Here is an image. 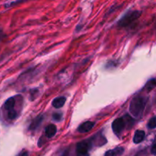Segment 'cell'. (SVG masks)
Wrapping results in <instances>:
<instances>
[{
  "label": "cell",
  "mask_w": 156,
  "mask_h": 156,
  "mask_svg": "<svg viewBox=\"0 0 156 156\" xmlns=\"http://www.w3.org/2000/svg\"><path fill=\"white\" fill-rule=\"evenodd\" d=\"M146 105V99L143 97H135L129 105V112L136 118L141 117Z\"/></svg>",
  "instance_id": "1"
},
{
  "label": "cell",
  "mask_w": 156,
  "mask_h": 156,
  "mask_svg": "<svg viewBox=\"0 0 156 156\" xmlns=\"http://www.w3.org/2000/svg\"><path fill=\"white\" fill-rule=\"evenodd\" d=\"M15 104H16V98L15 97H11L6 100L4 104V111L5 112L6 117L9 120H14L18 117V112L15 109Z\"/></svg>",
  "instance_id": "2"
},
{
  "label": "cell",
  "mask_w": 156,
  "mask_h": 156,
  "mask_svg": "<svg viewBox=\"0 0 156 156\" xmlns=\"http://www.w3.org/2000/svg\"><path fill=\"white\" fill-rule=\"evenodd\" d=\"M140 15L141 13L139 11H133V12H128L118 21V26L123 27L129 25L134 21H136L140 16Z\"/></svg>",
  "instance_id": "3"
},
{
  "label": "cell",
  "mask_w": 156,
  "mask_h": 156,
  "mask_svg": "<svg viewBox=\"0 0 156 156\" xmlns=\"http://www.w3.org/2000/svg\"><path fill=\"white\" fill-rule=\"evenodd\" d=\"M91 148V142L90 140H85L79 143L76 146V154L77 156H88L89 150Z\"/></svg>",
  "instance_id": "4"
},
{
  "label": "cell",
  "mask_w": 156,
  "mask_h": 156,
  "mask_svg": "<svg viewBox=\"0 0 156 156\" xmlns=\"http://www.w3.org/2000/svg\"><path fill=\"white\" fill-rule=\"evenodd\" d=\"M126 126V121L124 120V118H117L112 123V129L113 132L116 134V135H119Z\"/></svg>",
  "instance_id": "5"
},
{
  "label": "cell",
  "mask_w": 156,
  "mask_h": 156,
  "mask_svg": "<svg viewBox=\"0 0 156 156\" xmlns=\"http://www.w3.org/2000/svg\"><path fill=\"white\" fill-rule=\"evenodd\" d=\"M95 125V123L93 121H86L85 123H82L80 126L78 128V131L80 133H88L91 131L93 129V127Z\"/></svg>",
  "instance_id": "6"
},
{
  "label": "cell",
  "mask_w": 156,
  "mask_h": 156,
  "mask_svg": "<svg viewBox=\"0 0 156 156\" xmlns=\"http://www.w3.org/2000/svg\"><path fill=\"white\" fill-rule=\"evenodd\" d=\"M57 132V128L54 124H50L46 127L45 134L47 138H53Z\"/></svg>",
  "instance_id": "7"
},
{
  "label": "cell",
  "mask_w": 156,
  "mask_h": 156,
  "mask_svg": "<svg viewBox=\"0 0 156 156\" xmlns=\"http://www.w3.org/2000/svg\"><path fill=\"white\" fill-rule=\"evenodd\" d=\"M124 152V149L123 147H117L111 150L107 151L105 156H120Z\"/></svg>",
  "instance_id": "8"
},
{
  "label": "cell",
  "mask_w": 156,
  "mask_h": 156,
  "mask_svg": "<svg viewBox=\"0 0 156 156\" xmlns=\"http://www.w3.org/2000/svg\"><path fill=\"white\" fill-rule=\"evenodd\" d=\"M145 139V132L143 130H136L133 136V143L135 144H139L142 143Z\"/></svg>",
  "instance_id": "9"
},
{
  "label": "cell",
  "mask_w": 156,
  "mask_h": 156,
  "mask_svg": "<svg viewBox=\"0 0 156 156\" xmlns=\"http://www.w3.org/2000/svg\"><path fill=\"white\" fill-rule=\"evenodd\" d=\"M66 101V98L65 97H59L55 98L52 102V105L56 109L61 108L64 105V104Z\"/></svg>",
  "instance_id": "10"
},
{
  "label": "cell",
  "mask_w": 156,
  "mask_h": 156,
  "mask_svg": "<svg viewBox=\"0 0 156 156\" xmlns=\"http://www.w3.org/2000/svg\"><path fill=\"white\" fill-rule=\"evenodd\" d=\"M43 119H44V116L43 115H40L38 116V117H37L36 118L32 121L31 124L29 126V129H30V130H33V129H37V128L40 126V124L42 123Z\"/></svg>",
  "instance_id": "11"
},
{
  "label": "cell",
  "mask_w": 156,
  "mask_h": 156,
  "mask_svg": "<svg viewBox=\"0 0 156 156\" xmlns=\"http://www.w3.org/2000/svg\"><path fill=\"white\" fill-rule=\"evenodd\" d=\"M156 87V79H152L151 80H149L147 83L146 84V86H145V88L146 89L147 91H152V89H154Z\"/></svg>",
  "instance_id": "12"
},
{
  "label": "cell",
  "mask_w": 156,
  "mask_h": 156,
  "mask_svg": "<svg viewBox=\"0 0 156 156\" xmlns=\"http://www.w3.org/2000/svg\"><path fill=\"white\" fill-rule=\"evenodd\" d=\"M147 127L150 129H153L156 128V116H154L149 120L147 123Z\"/></svg>",
  "instance_id": "13"
},
{
  "label": "cell",
  "mask_w": 156,
  "mask_h": 156,
  "mask_svg": "<svg viewBox=\"0 0 156 156\" xmlns=\"http://www.w3.org/2000/svg\"><path fill=\"white\" fill-rule=\"evenodd\" d=\"M53 119L56 121H60V120L62 119V114L60 113H55L53 115Z\"/></svg>",
  "instance_id": "14"
},
{
  "label": "cell",
  "mask_w": 156,
  "mask_h": 156,
  "mask_svg": "<svg viewBox=\"0 0 156 156\" xmlns=\"http://www.w3.org/2000/svg\"><path fill=\"white\" fill-rule=\"evenodd\" d=\"M151 152H152V155H156V143L153 144V146H152V149H151Z\"/></svg>",
  "instance_id": "15"
},
{
  "label": "cell",
  "mask_w": 156,
  "mask_h": 156,
  "mask_svg": "<svg viewBox=\"0 0 156 156\" xmlns=\"http://www.w3.org/2000/svg\"><path fill=\"white\" fill-rule=\"evenodd\" d=\"M18 156H28V152H27V151L23 150L22 152H21L18 154Z\"/></svg>",
  "instance_id": "16"
},
{
  "label": "cell",
  "mask_w": 156,
  "mask_h": 156,
  "mask_svg": "<svg viewBox=\"0 0 156 156\" xmlns=\"http://www.w3.org/2000/svg\"><path fill=\"white\" fill-rule=\"evenodd\" d=\"M20 2H9L8 3V4H5V7H10L11 5L17 4V3H20Z\"/></svg>",
  "instance_id": "17"
},
{
  "label": "cell",
  "mask_w": 156,
  "mask_h": 156,
  "mask_svg": "<svg viewBox=\"0 0 156 156\" xmlns=\"http://www.w3.org/2000/svg\"><path fill=\"white\" fill-rule=\"evenodd\" d=\"M2 37H3V32L2 30H0V41H1V40L2 39Z\"/></svg>",
  "instance_id": "18"
}]
</instances>
